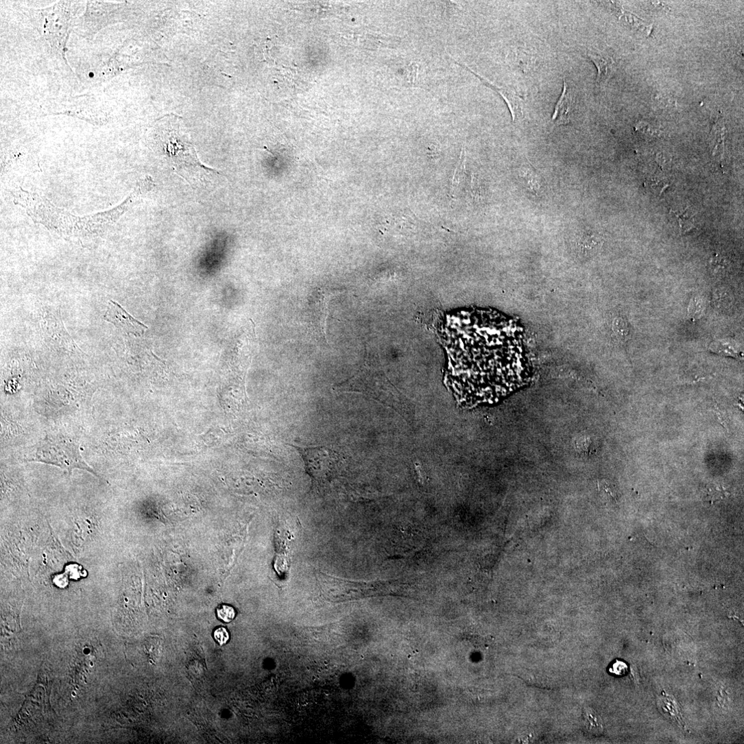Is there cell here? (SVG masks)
<instances>
[{
    "mask_svg": "<svg viewBox=\"0 0 744 744\" xmlns=\"http://www.w3.org/2000/svg\"><path fill=\"white\" fill-rule=\"evenodd\" d=\"M442 339L446 383L465 407L496 404L531 376L523 329L498 313L472 310L448 315Z\"/></svg>",
    "mask_w": 744,
    "mask_h": 744,
    "instance_id": "obj_1",
    "label": "cell"
},
{
    "mask_svg": "<svg viewBox=\"0 0 744 744\" xmlns=\"http://www.w3.org/2000/svg\"><path fill=\"white\" fill-rule=\"evenodd\" d=\"M217 614L219 619L226 623L232 622L236 616L235 609L226 605H221L217 610Z\"/></svg>",
    "mask_w": 744,
    "mask_h": 744,
    "instance_id": "obj_13",
    "label": "cell"
},
{
    "mask_svg": "<svg viewBox=\"0 0 744 744\" xmlns=\"http://www.w3.org/2000/svg\"><path fill=\"white\" fill-rule=\"evenodd\" d=\"M12 193L14 204L24 208L36 224H42L54 235L86 245L104 235L128 210L141 194V190L132 193L123 203L110 211L85 217L73 215L55 206L47 199L22 188Z\"/></svg>",
    "mask_w": 744,
    "mask_h": 744,
    "instance_id": "obj_2",
    "label": "cell"
},
{
    "mask_svg": "<svg viewBox=\"0 0 744 744\" xmlns=\"http://www.w3.org/2000/svg\"><path fill=\"white\" fill-rule=\"evenodd\" d=\"M586 714L585 718L586 719L587 728L595 733H601L603 730V726L599 716L592 711Z\"/></svg>",
    "mask_w": 744,
    "mask_h": 744,
    "instance_id": "obj_12",
    "label": "cell"
},
{
    "mask_svg": "<svg viewBox=\"0 0 744 744\" xmlns=\"http://www.w3.org/2000/svg\"><path fill=\"white\" fill-rule=\"evenodd\" d=\"M214 638L215 640L222 646L228 643L230 639V636L224 627H219L215 631Z\"/></svg>",
    "mask_w": 744,
    "mask_h": 744,
    "instance_id": "obj_16",
    "label": "cell"
},
{
    "mask_svg": "<svg viewBox=\"0 0 744 744\" xmlns=\"http://www.w3.org/2000/svg\"><path fill=\"white\" fill-rule=\"evenodd\" d=\"M601 241L598 235L584 232L577 237L575 245L579 253L584 255L591 254L599 249Z\"/></svg>",
    "mask_w": 744,
    "mask_h": 744,
    "instance_id": "obj_10",
    "label": "cell"
},
{
    "mask_svg": "<svg viewBox=\"0 0 744 744\" xmlns=\"http://www.w3.org/2000/svg\"><path fill=\"white\" fill-rule=\"evenodd\" d=\"M27 461L54 466L70 475L73 470H82L100 478L83 459L79 444L64 436H47L38 444Z\"/></svg>",
    "mask_w": 744,
    "mask_h": 744,
    "instance_id": "obj_4",
    "label": "cell"
},
{
    "mask_svg": "<svg viewBox=\"0 0 744 744\" xmlns=\"http://www.w3.org/2000/svg\"><path fill=\"white\" fill-rule=\"evenodd\" d=\"M658 706L666 718L679 725H682L680 709L673 699L668 697H660L658 699Z\"/></svg>",
    "mask_w": 744,
    "mask_h": 744,
    "instance_id": "obj_11",
    "label": "cell"
},
{
    "mask_svg": "<svg viewBox=\"0 0 744 744\" xmlns=\"http://www.w3.org/2000/svg\"><path fill=\"white\" fill-rule=\"evenodd\" d=\"M609 672L616 676L623 677L628 673L629 667L625 662L616 660L611 664L609 667Z\"/></svg>",
    "mask_w": 744,
    "mask_h": 744,
    "instance_id": "obj_15",
    "label": "cell"
},
{
    "mask_svg": "<svg viewBox=\"0 0 744 744\" xmlns=\"http://www.w3.org/2000/svg\"><path fill=\"white\" fill-rule=\"evenodd\" d=\"M299 452L304 463L308 475L315 487H323L329 483L338 475L341 468L340 455L328 446H293Z\"/></svg>",
    "mask_w": 744,
    "mask_h": 744,
    "instance_id": "obj_5",
    "label": "cell"
},
{
    "mask_svg": "<svg viewBox=\"0 0 744 744\" xmlns=\"http://www.w3.org/2000/svg\"><path fill=\"white\" fill-rule=\"evenodd\" d=\"M104 319L118 329L136 336L142 335L147 328L132 317L119 304L110 300Z\"/></svg>",
    "mask_w": 744,
    "mask_h": 744,
    "instance_id": "obj_6",
    "label": "cell"
},
{
    "mask_svg": "<svg viewBox=\"0 0 744 744\" xmlns=\"http://www.w3.org/2000/svg\"><path fill=\"white\" fill-rule=\"evenodd\" d=\"M573 106V98L571 88L564 81L562 93L557 101L551 117L553 126L568 124L571 122V114Z\"/></svg>",
    "mask_w": 744,
    "mask_h": 744,
    "instance_id": "obj_8",
    "label": "cell"
},
{
    "mask_svg": "<svg viewBox=\"0 0 744 744\" xmlns=\"http://www.w3.org/2000/svg\"><path fill=\"white\" fill-rule=\"evenodd\" d=\"M586 54L597 67V82L600 84L607 82L615 71L614 60L609 55L599 51L589 50Z\"/></svg>",
    "mask_w": 744,
    "mask_h": 744,
    "instance_id": "obj_9",
    "label": "cell"
},
{
    "mask_svg": "<svg viewBox=\"0 0 744 744\" xmlns=\"http://www.w3.org/2000/svg\"><path fill=\"white\" fill-rule=\"evenodd\" d=\"M614 331L618 337L625 339L629 333L627 322L623 318H617L614 323Z\"/></svg>",
    "mask_w": 744,
    "mask_h": 744,
    "instance_id": "obj_14",
    "label": "cell"
},
{
    "mask_svg": "<svg viewBox=\"0 0 744 744\" xmlns=\"http://www.w3.org/2000/svg\"><path fill=\"white\" fill-rule=\"evenodd\" d=\"M455 62L457 64L461 66L462 67H466L467 69L470 70L472 73H474L480 80H481L482 82H483L486 85H488V86L490 87L493 90L496 91L498 93H499L502 96V97L504 99V100L505 101V102L507 103V106H508V107L509 108V110L511 112V114H512V119H513L514 121L519 120L522 117V116H523V103H522L521 99L517 95L515 90H514V89L509 88V87L498 86L497 85L494 84L493 82L489 81L488 79H486V78L479 75V74L476 73L475 72H474L471 69L468 67L466 65L462 64H461V63H459V62H458L457 61H455Z\"/></svg>",
    "mask_w": 744,
    "mask_h": 744,
    "instance_id": "obj_7",
    "label": "cell"
},
{
    "mask_svg": "<svg viewBox=\"0 0 744 744\" xmlns=\"http://www.w3.org/2000/svg\"><path fill=\"white\" fill-rule=\"evenodd\" d=\"M161 141L167 159L176 172L191 185L202 183L212 174H220L200 162L193 143L179 121H169L168 126L162 132Z\"/></svg>",
    "mask_w": 744,
    "mask_h": 744,
    "instance_id": "obj_3",
    "label": "cell"
}]
</instances>
